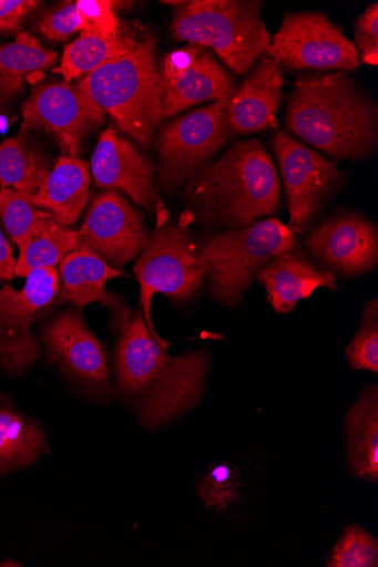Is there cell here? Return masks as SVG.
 I'll return each instance as SVG.
<instances>
[{
    "label": "cell",
    "mask_w": 378,
    "mask_h": 567,
    "mask_svg": "<svg viewBox=\"0 0 378 567\" xmlns=\"http://www.w3.org/2000/svg\"><path fill=\"white\" fill-rule=\"evenodd\" d=\"M210 365L206 350L167 353L151 334L139 305L115 348V395L143 427L156 430L201 402Z\"/></svg>",
    "instance_id": "cell-1"
},
{
    "label": "cell",
    "mask_w": 378,
    "mask_h": 567,
    "mask_svg": "<svg viewBox=\"0 0 378 567\" xmlns=\"http://www.w3.org/2000/svg\"><path fill=\"white\" fill-rule=\"evenodd\" d=\"M286 127L333 162H362L377 151V103L348 73L305 72L288 96Z\"/></svg>",
    "instance_id": "cell-2"
},
{
    "label": "cell",
    "mask_w": 378,
    "mask_h": 567,
    "mask_svg": "<svg viewBox=\"0 0 378 567\" xmlns=\"http://www.w3.org/2000/svg\"><path fill=\"white\" fill-rule=\"evenodd\" d=\"M280 183L257 140L239 141L188 182L185 198L202 224L232 230L273 217L280 208Z\"/></svg>",
    "instance_id": "cell-3"
},
{
    "label": "cell",
    "mask_w": 378,
    "mask_h": 567,
    "mask_svg": "<svg viewBox=\"0 0 378 567\" xmlns=\"http://www.w3.org/2000/svg\"><path fill=\"white\" fill-rule=\"evenodd\" d=\"M153 33L130 35L112 61L76 84L116 126L149 148L162 121L160 70Z\"/></svg>",
    "instance_id": "cell-4"
},
{
    "label": "cell",
    "mask_w": 378,
    "mask_h": 567,
    "mask_svg": "<svg viewBox=\"0 0 378 567\" xmlns=\"http://www.w3.org/2000/svg\"><path fill=\"white\" fill-rule=\"evenodd\" d=\"M256 0H192L177 6L176 39L212 49L233 72L244 75L268 55L272 34Z\"/></svg>",
    "instance_id": "cell-5"
},
{
    "label": "cell",
    "mask_w": 378,
    "mask_h": 567,
    "mask_svg": "<svg viewBox=\"0 0 378 567\" xmlns=\"http://www.w3.org/2000/svg\"><path fill=\"white\" fill-rule=\"evenodd\" d=\"M297 246L296 235L274 217L205 237L200 250L211 296L227 307L241 306L257 274Z\"/></svg>",
    "instance_id": "cell-6"
},
{
    "label": "cell",
    "mask_w": 378,
    "mask_h": 567,
    "mask_svg": "<svg viewBox=\"0 0 378 567\" xmlns=\"http://www.w3.org/2000/svg\"><path fill=\"white\" fill-rule=\"evenodd\" d=\"M133 271L141 288L140 305L145 323L157 343L167 350L171 342L162 339L154 329L151 301L154 295L161 293L174 302L184 303L198 293L205 281L200 246L182 224H165L150 235Z\"/></svg>",
    "instance_id": "cell-7"
},
{
    "label": "cell",
    "mask_w": 378,
    "mask_h": 567,
    "mask_svg": "<svg viewBox=\"0 0 378 567\" xmlns=\"http://www.w3.org/2000/svg\"><path fill=\"white\" fill-rule=\"evenodd\" d=\"M213 101L192 113L162 124L155 140L157 183L173 192L188 182L228 141L227 103Z\"/></svg>",
    "instance_id": "cell-8"
},
{
    "label": "cell",
    "mask_w": 378,
    "mask_h": 567,
    "mask_svg": "<svg viewBox=\"0 0 378 567\" xmlns=\"http://www.w3.org/2000/svg\"><path fill=\"white\" fill-rule=\"evenodd\" d=\"M24 287L0 289V371L10 377L24 375L41 355L32 326L42 320L60 295L57 268L38 269L27 277Z\"/></svg>",
    "instance_id": "cell-9"
},
{
    "label": "cell",
    "mask_w": 378,
    "mask_h": 567,
    "mask_svg": "<svg viewBox=\"0 0 378 567\" xmlns=\"http://www.w3.org/2000/svg\"><path fill=\"white\" fill-rule=\"evenodd\" d=\"M272 144L282 172L288 227L295 235H305L343 189L347 176L335 162L285 132H277Z\"/></svg>",
    "instance_id": "cell-10"
},
{
    "label": "cell",
    "mask_w": 378,
    "mask_h": 567,
    "mask_svg": "<svg viewBox=\"0 0 378 567\" xmlns=\"http://www.w3.org/2000/svg\"><path fill=\"white\" fill-rule=\"evenodd\" d=\"M40 344L49 363L88 400L104 404L115 395L103 344L73 309L42 326Z\"/></svg>",
    "instance_id": "cell-11"
},
{
    "label": "cell",
    "mask_w": 378,
    "mask_h": 567,
    "mask_svg": "<svg viewBox=\"0 0 378 567\" xmlns=\"http://www.w3.org/2000/svg\"><path fill=\"white\" fill-rule=\"evenodd\" d=\"M267 56L290 72L349 73L360 65L354 42L320 12L288 13Z\"/></svg>",
    "instance_id": "cell-12"
},
{
    "label": "cell",
    "mask_w": 378,
    "mask_h": 567,
    "mask_svg": "<svg viewBox=\"0 0 378 567\" xmlns=\"http://www.w3.org/2000/svg\"><path fill=\"white\" fill-rule=\"evenodd\" d=\"M22 113L21 134H51L71 158L79 156L81 141L104 122L105 115L78 85L67 82L37 84Z\"/></svg>",
    "instance_id": "cell-13"
},
{
    "label": "cell",
    "mask_w": 378,
    "mask_h": 567,
    "mask_svg": "<svg viewBox=\"0 0 378 567\" xmlns=\"http://www.w3.org/2000/svg\"><path fill=\"white\" fill-rule=\"evenodd\" d=\"M162 121L198 103L231 96L235 80L213 51L188 43L167 54L159 65Z\"/></svg>",
    "instance_id": "cell-14"
},
{
    "label": "cell",
    "mask_w": 378,
    "mask_h": 567,
    "mask_svg": "<svg viewBox=\"0 0 378 567\" xmlns=\"http://www.w3.org/2000/svg\"><path fill=\"white\" fill-rule=\"evenodd\" d=\"M307 252L336 278L353 279L378 264L376 225L361 214L338 212L314 226L305 240Z\"/></svg>",
    "instance_id": "cell-15"
},
{
    "label": "cell",
    "mask_w": 378,
    "mask_h": 567,
    "mask_svg": "<svg viewBox=\"0 0 378 567\" xmlns=\"http://www.w3.org/2000/svg\"><path fill=\"white\" fill-rule=\"evenodd\" d=\"M79 233L82 244L119 268L136 259L150 238L142 215L114 189L94 197Z\"/></svg>",
    "instance_id": "cell-16"
},
{
    "label": "cell",
    "mask_w": 378,
    "mask_h": 567,
    "mask_svg": "<svg viewBox=\"0 0 378 567\" xmlns=\"http://www.w3.org/2000/svg\"><path fill=\"white\" fill-rule=\"evenodd\" d=\"M91 171L96 186L123 192L135 204L156 212L157 227L166 224L168 215L154 189L152 164L115 128H106L101 134Z\"/></svg>",
    "instance_id": "cell-17"
},
{
    "label": "cell",
    "mask_w": 378,
    "mask_h": 567,
    "mask_svg": "<svg viewBox=\"0 0 378 567\" xmlns=\"http://www.w3.org/2000/svg\"><path fill=\"white\" fill-rule=\"evenodd\" d=\"M62 289L59 302H71L79 311L91 302H100L111 313V326L115 332H122L133 317L127 301L105 290L108 281L127 277L125 272L113 268L101 255L81 245L68 254L60 265Z\"/></svg>",
    "instance_id": "cell-18"
},
{
    "label": "cell",
    "mask_w": 378,
    "mask_h": 567,
    "mask_svg": "<svg viewBox=\"0 0 378 567\" xmlns=\"http://www.w3.org/2000/svg\"><path fill=\"white\" fill-rule=\"evenodd\" d=\"M283 96L282 66L273 58L264 56L228 100L229 134L241 136L276 127Z\"/></svg>",
    "instance_id": "cell-19"
},
{
    "label": "cell",
    "mask_w": 378,
    "mask_h": 567,
    "mask_svg": "<svg viewBox=\"0 0 378 567\" xmlns=\"http://www.w3.org/2000/svg\"><path fill=\"white\" fill-rule=\"evenodd\" d=\"M256 280L278 315L293 312L300 300L309 298L318 288L338 290L337 278L300 246L269 262L257 274Z\"/></svg>",
    "instance_id": "cell-20"
},
{
    "label": "cell",
    "mask_w": 378,
    "mask_h": 567,
    "mask_svg": "<svg viewBox=\"0 0 378 567\" xmlns=\"http://www.w3.org/2000/svg\"><path fill=\"white\" fill-rule=\"evenodd\" d=\"M49 453L44 429L0 390V478L37 465Z\"/></svg>",
    "instance_id": "cell-21"
},
{
    "label": "cell",
    "mask_w": 378,
    "mask_h": 567,
    "mask_svg": "<svg viewBox=\"0 0 378 567\" xmlns=\"http://www.w3.org/2000/svg\"><path fill=\"white\" fill-rule=\"evenodd\" d=\"M90 168L86 162L62 156L34 195H27L37 208L64 226L74 225L89 200Z\"/></svg>",
    "instance_id": "cell-22"
},
{
    "label": "cell",
    "mask_w": 378,
    "mask_h": 567,
    "mask_svg": "<svg viewBox=\"0 0 378 567\" xmlns=\"http://www.w3.org/2000/svg\"><path fill=\"white\" fill-rule=\"evenodd\" d=\"M349 466L355 476L377 482L378 389L367 386L346 416Z\"/></svg>",
    "instance_id": "cell-23"
},
{
    "label": "cell",
    "mask_w": 378,
    "mask_h": 567,
    "mask_svg": "<svg viewBox=\"0 0 378 567\" xmlns=\"http://www.w3.org/2000/svg\"><path fill=\"white\" fill-rule=\"evenodd\" d=\"M58 62V54L44 48L27 32L17 40L0 45V106L11 102L23 89L29 76L47 71Z\"/></svg>",
    "instance_id": "cell-24"
},
{
    "label": "cell",
    "mask_w": 378,
    "mask_h": 567,
    "mask_svg": "<svg viewBox=\"0 0 378 567\" xmlns=\"http://www.w3.org/2000/svg\"><path fill=\"white\" fill-rule=\"evenodd\" d=\"M50 171L44 154L22 135L0 143V187L34 195Z\"/></svg>",
    "instance_id": "cell-25"
},
{
    "label": "cell",
    "mask_w": 378,
    "mask_h": 567,
    "mask_svg": "<svg viewBox=\"0 0 378 567\" xmlns=\"http://www.w3.org/2000/svg\"><path fill=\"white\" fill-rule=\"evenodd\" d=\"M81 245L80 233L59 223L28 239L20 248L16 277L25 278L38 269L57 268Z\"/></svg>",
    "instance_id": "cell-26"
},
{
    "label": "cell",
    "mask_w": 378,
    "mask_h": 567,
    "mask_svg": "<svg viewBox=\"0 0 378 567\" xmlns=\"http://www.w3.org/2000/svg\"><path fill=\"white\" fill-rule=\"evenodd\" d=\"M130 35H102L93 32L82 34L70 43L62 56L58 72L67 83L88 75L116 58L124 49Z\"/></svg>",
    "instance_id": "cell-27"
},
{
    "label": "cell",
    "mask_w": 378,
    "mask_h": 567,
    "mask_svg": "<svg viewBox=\"0 0 378 567\" xmlns=\"http://www.w3.org/2000/svg\"><path fill=\"white\" fill-rule=\"evenodd\" d=\"M0 219L11 239L20 247L58 221L34 206L25 194L0 187Z\"/></svg>",
    "instance_id": "cell-28"
},
{
    "label": "cell",
    "mask_w": 378,
    "mask_h": 567,
    "mask_svg": "<svg viewBox=\"0 0 378 567\" xmlns=\"http://www.w3.org/2000/svg\"><path fill=\"white\" fill-rule=\"evenodd\" d=\"M350 368L378 373V300L366 302L360 327L346 349Z\"/></svg>",
    "instance_id": "cell-29"
},
{
    "label": "cell",
    "mask_w": 378,
    "mask_h": 567,
    "mask_svg": "<svg viewBox=\"0 0 378 567\" xmlns=\"http://www.w3.org/2000/svg\"><path fill=\"white\" fill-rule=\"evenodd\" d=\"M377 540L358 526H350L339 539L328 563L330 567H376Z\"/></svg>",
    "instance_id": "cell-30"
},
{
    "label": "cell",
    "mask_w": 378,
    "mask_h": 567,
    "mask_svg": "<svg viewBox=\"0 0 378 567\" xmlns=\"http://www.w3.org/2000/svg\"><path fill=\"white\" fill-rule=\"evenodd\" d=\"M238 474L228 465H217L198 481L200 498L208 507L227 508L238 497Z\"/></svg>",
    "instance_id": "cell-31"
},
{
    "label": "cell",
    "mask_w": 378,
    "mask_h": 567,
    "mask_svg": "<svg viewBox=\"0 0 378 567\" xmlns=\"http://www.w3.org/2000/svg\"><path fill=\"white\" fill-rule=\"evenodd\" d=\"M76 6L82 18V32H93L108 37L120 34V22L114 12L115 2L79 0Z\"/></svg>",
    "instance_id": "cell-32"
},
{
    "label": "cell",
    "mask_w": 378,
    "mask_h": 567,
    "mask_svg": "<svg viewBox=\"0 0 378 567\" xmlns=\"http://www.w3.org/2000/svg\"><path fill=\"white\" fill-rule=\"evenodd\" d=\"M38 30L50 40H68L74 33L82 32L83 23L76 3H65L42 16Z\"/></svg>",
    "instance_id": "cell-33"
},
{
    "label": "cell",
    "mask_w": 378,
    "mask_h": 567,
    "mask_svg": "<svg viewBox=\"0 0 378 567\" xmlns=\"http://www.w3.org/2000/svg\"><path fill=\"white\" fill-rule=\"evenodd\" d=\"M355 47L359 63L378 64V4L374 3L355 22Z\"/></svg>",
    "instance_id": "cell-34"
},
{
    "label": "cell",
    "mask_w": 378,
    "mask_h": 567,
    "mask_svg": "<svg viewBox=\"0 0 378 567\" xmlns=\"http://www.w3.org/2000/svg\"><path fill=\"white\" fill-rule=\"evenodd\" d=\"M34 0H0V32H13L37 8Z\"/></svg>",
    "instance_id": "cell-35"
},
{
    "label": "cell",
    "mask_w": 378,
    "mask_h": 567,
    "mask_svg": "<svg viewBox=\"0 0 378 567\" xmlns=\"http://www.w3.org/2000/svg\"><path fill=\"white\" fill-rule=\"evenodd\" d=\"M16 265L12 247L0 229V280L11 281L16 277Z\"/></svg>",
    "instance_id": "cell-36"
},
{
    "label": "cell",
    "mask_w": 378,
    "mask_h": 567,
    "mask_svg": "<svg viewBox=\"0 0 378 567\" xmlns=\"http://www.w3.org/2000/svg\"><path fill=\"white\" fill-rule=\"evenodd\" d=\"M0 566H20V564L17 561H12L11 559H8L7 563H0Z\"/></svg>",
    "instance_id": "cell-37"
}]
</instances>
